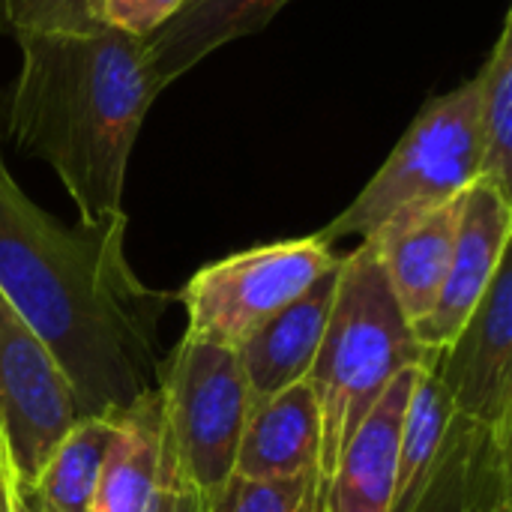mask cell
I'll return each mask as SVG.
<instances>
[{
  "instance_id": "6da1fadb",
  "label": "cell",
  "mask_w": 512,
  "mask_h": 512,
  "mask_svg": "<svg viewBox=\"0 0 512 512\" xmlns=\"http://www.w3.org/2000/svg\"><path fill=\"white\" fill-rule=\"evenodd\" d=\"M126 216L63 225L36 207L0 156V294L48 345L81 417L156 387L159 327L174 294L147 288L126 258Z\"/></svg>"
},
{
  "instance_id": "7a4b0ae2",
  "label": "cell",
  "mask_w": 512,
  "mask_h": 512,
  "mask_svg": "<svg viewBox=\"0 0 512 512\" xmlns=\"http://www.w3.org/2000/svg\"><path fill=\"white\" fill-rule=\"evenodd\" d=\"M15 39L21 63L6 108L12 144L60 177L81 225L126 216L129 156L162 93L144 39L111 27Z\"/></svg>"
},
{
  "instance_id": "3957f363",
  "label": "cell",
  "mask_w": 512,
  "mask_h": 512,
  "mask_svg": "<svg viewBox=\"0 0 512 512\" xmlns=\"http://www.w3.org/2000/svg\"><path fill=\"white\" fill-rule=\"evenodd\" d=\"M426 351L429 348L417 342L402 306L396 303L372 243L360 240L357 249L339 258L327 333L306 378L321 420V492L357 426L378 405L393 378L420 366Z\"/></svg>"
},
{
  "instance_id": "277c9868",
  "label": "cell",
  "mask_w": 512,
  "mask_h": 512,
  "mask_svg": "<svg viewBox=\"0 0 512 512\" xmlns=\"http://www.w3.org/2000/svg\"><path fill=\"white\" fill-rule=\"evenodd\" d=\"M480 177V84L474 75L423 105L375 177L318 237L330 246L342 237L369 240L390 222L465 195Z\"/></svg>"
},
{
  "instance_id": "5b68a950",
  "label": "cell",
  "mask_w": 512,
  "mask_h": 512,
  "mask_svg": "<svg viewBox=\"0 0 512 512\" xmlns=\"http://www.w3.org/2000/svg\"><path fill=\"white\" fill-rule=\"evenodd\" d=\"M156 390L171 468L195 498H210L234 477L252 405L240 357L186 333L162 360Z\"/></svg>"
},
{
  "instance_id": "8992f818",
  "label": "cell",
  "mask_w": 512,
  "mask_h": 512,
  "mask_svg": "<svg viewBox=\"0 0 512 512\" xmlns=\"http://www.w3.org/2000/svg\"><path fill=\"white\" fill-rule=\"evenodd\" d=\"M336 261L339 255L318 234L225 255L201 267L180 291L189 318L186 333L237 351Z\"/></svg>"
},
{
  "instance_id": "52a82bcc",
  "label": "cell",
  "mask_w": 512,
  "mask_h": 512,
  "mask_svg": "<svg viewBox=\"0 0 512 512\" xmlns=\"http://www.w3.org/2000/svg\"><path fill=\"white\" fill-rule=\"evenodd\" d=\"M78 417L60 363L0 294V447L15 480L30 483Z\"/></svg>"
},
{
  "instance_id": "ba28073f",
  "label": "cell",
  "mask_w": 512,
  "mask_h": 512,
  "mask_svg": "<svg viewBox=\"0 0 512 512\" xmlns=\"http://www.w3.org/2000/svg\"><path fill=\"white\" fill-rule=\"evenodd\" d=\"M441 384L453 414L510 429L512 423V270L510 255L498 267L489 291L456 333L435 351Z\"/></svg>"
},
{
  "instance_id": "9c48e42d",
  "label": "cell",
  "mask_w": 512,
  "mask_h": 512,
  "mask_svg": "<svg viewBox=\"0 0 512 512\" xmlns=\"http://www.w3.org/2000/svg\"><path fill=\"white\" fill-rule=\"evenodd\" d=\"M510 237L512 198L498 186L477 180L462 198L453 255L441 294L432 312L411 327L423 348L441 351L456 339V333L489 291L498 267L510 255Z\"/></svg>"
},
{
  "instance_id": "30bf717a",
  "label": "cell",
  "mask_w": 512,
  "mask_h": 512,
  "mask_svg": "<svg viewBox=\"0 0 512 512\" xmlns=\"http://www.w3.org/2000/svg\"><path fill=\"white\" fill-rule=\"evenodd\" d=\"M399 512H512L510 429L453 414L432 465Z\"/></svg>"
},
{
  "instance_id": "8fae6325",
  "label": "cell",
  "mask_w": 512,
  "mask_h": 512,
  "mask_svg": "<svg viewBox=\"0 0 512 512\" xmlns=\"http://www.w3.org/2000/svg\"><path fill=\"white\" fill-rule=\"evenodd\" d=\"M417 366L399 372L378 405L345 444L336 471L321 492V512H390L396 495V465L405 405Z\"/></svg>"
},
{
  "instance_id": "7c38bea8",
  "label": "cell",
  "mask_w": 512,
  "mask_h": 512,
  "mask_svg": "<svg viewBox=\"0 0 512 512\" xmlns=\"http://www.w3.org/2000/svg\"><path fill=\"white\" fill-rule=\"evenodd\" d=\"M336 279H339V261L309 291H303L291 306L273 315L261 330H255L237 348L252 405L309 378L321 339L327 333Z\"/></svg>"
},
{
  "instance_id": "4fadbf2b",
  "label": "cell",
  "mask_w": 512,
  "mask_h": 512,
  "mask_svg": "<svg viewBox=\"0 0 512 512\" xmlns=\"http://www.w3.org/2000/svg\"><path fill=\"white\" fill-rule=\"evenodd\" d=\"M462 198L465 195L435 210L390 222L369 237L384 267V276L396 294V303L402 306L411 327L432 312L447 279Z\"/></svg>"
},
{
  "instance_id": "5bb4252c",
  "label": "cell",
  "mask_w": 512,
  "mask_h": 512,
  "mask_svg": "<svg viewBox=\"0 0 512 512\" xmlns=\"http://www.w3.org/2000/svg\"><path fill=\"white\" fill-rule=\"evenodd\" d=\"M321 420L309 381L249 405L234 474L246 480H288L318 474Z\"/></svg>"
},
{
  "instance_id": "9a60e30c",
  "label": "cell",
  "mask_w": 512,
  "mask_h": 512,
  "mask_svg": "<svg viewBox=\"0 0 512 512\" xmlns=\"http://www.w3.org/2000/svg\"><path fill=\"white\" fill-rule=\"evenodd\" d=\"M117 438L102 465L90 512H162L168 450L159 390L114 411Z\"/></svg>"
},
{
  "instance_id": "2e32d148",
  "label": "cell",
  "mask_w": 512,
  "mask_h": 512,
  "mask_svg": "<svg viewBox=\"0 0 512 512\" xmlns=\"http://www.w3.org/2000/svg\"><path fill=\"white\" fill-rule=\"evenodd\" d=\"M288 0H186L183 9L144 39L150 69L165 90L216 48L261 30Z\"/></svg>"
},
{
  "instance_id": "e0dca14e",
  "label": "cell",
  "mask_w": 512,
  "mask_h": 512,
  "mask_svg": "<svg viewBox=\"0 0 512 512\" xmlns=\"http://www.w3.org/2000/svg\"><path fill=\"white\" fill-rule=\"evenodd\" d=\"M114 438V411L78 417L48 453L39 474L24 483L33 507L39 512H90Z\"/></svg>"
},
{
  "instance_id": "ac0fdd59",
  "label": "cell",
  "mask_w": 512,
  "mask_h": 512,
  "mask_svg": "<svg viewBox=\"0 0 512 512\" xmlns=\"http://www.w3.org/2000/svg\"><path fill=\"white\" fill-rule=\"evenodd\" d=\"M483 177L512 198V12L504 15L498 42L477 72Z\"/></svg>"
},
{
  "instance_id": "d6986e66",
  "label": "cell",
  "mask_w": 512,
  "mask_h": 512,
  "mask_svg": "<svg viewBox=\"0 0 512 512\" xmlns=\"http://www.w3.org/2000/svg\"><path fill=\"white\" fill-rule=\"evenodd\" d=\"M198 512H321L318 474L288 480L231 477L210 498H198Z\"/></svg>"
},
{
  "instance_id": "ffe728a7",
  "label": "cell",
  "mask_w": 512,
  "mask_h": 512,
  "mask_svg": "<svg viewBox=\"0 0 512 512\" xmlns=\"http://www.w3.org/2000/svg\"><path fill=\"white\" fill-rule=\"evenodd\" d=\"M0 18L15 36L102 30L99 0H0Z\"/></svg>"
},
{
  "instance_id": "44dd1931",
  "label": "cell",
  "mask_w": 512,
  "mask_h": 512,
  "mask_svg": "<svg viewBox=\"0 0 512 512\" xmlns=\"http://www.w3.org/2000/svg\"><path fill=\"white\" fill-rule=\"evenodd\" d=\"M186 0H99L102 27L147 39L159 27H165Z\"/></svg>"
},
{
  "instance_id": "7402d4cb",
  "label": "cell",
  "mask_w": 512,
  "mask_h": 512,
  "mask_svg": "<svg viewBox=\"0 0 512 512\" xmlns=\"http://www.w3.org/2000/svg\"><path fill=\"white\" fill-rule=\"evenodd\" d=\"M0 512H39L33 507L27 489L21 480H15L9 462H6V453L0 447Z\"/></svg>"
},
{
  "instance_id": "603a6c76",
  "label": "cell",
  "mask_w": 512,
  "mask_h": 512,
  "mask_svg": "<svg viewBox=\"0 0 512 512\" xmlns=\"http://www.w3.org/2000/svg\"><path fill=\"white\" fill-rule=\"evenodd\" d=\"M168 450V447H165ZM162 512H198V498L177 480L171 459H168V474H165V495H162Z\"/></svg>"
}]
</instances>
